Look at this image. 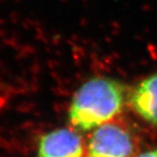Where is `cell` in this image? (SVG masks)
Masks as SVG:
<instances>
[{"label":"cell","instance_id":"cell-1","mask_svg":"<svg viewBox=\"0 0 157 157\" xmlns=\"http://www.w3.org/2000/svg\"><path fill=\"white\" fill-rule=\"evenodd\" d=\"M127 88L117 80L96 77L75 92L68 109V120L78 132H90L115 119L123 110Z\"/></svg>","mask_w":157,"mask_h":157},{"label":"cell","instance_id":"cell-2","mask_svg":"<svg viewBox=\"0 0 157 157\" xmlns=\"http://www.w3.org/2000/svg\"><path fill=\"white\" fill-rule=\"evenodd\" d=\"M137 149L133 130L120 119L98 127L86 145V157H132Z\"/></svg>","mask_w":157,"mask_h":157},{"label":"cell","instance_id":"cell-3","mask_svg":"<svg viewBox=\"0 0 157 157\" xmlns=\"http://www.w3.org/2000/svg\"><path fill=\"white\" fill-rule=\"evenodd\" d=\"M36 157H86V145L78 131L53 130L39 138Z\"/></svg>","mask_w":157,"mask_h":157},{"label":"cell","instance_id":"cell-4","mask_svg":"<svg viewBox=\"0 0 157 157\" xmlns=\"http://www.w3.org/2000/svg\"><path fill=\"white\" fill-rule=\"evenodd\" d=\"M128 98L134 113L146 122L157 126V72L142 80Z\"/></svg>","mask_w":157,"mask_h":157},{"label":"cell","instance_id":"cell-5","mask_svg":"<svg viewBox=\"0 0 157 157\" xmlns=\"http://www.w3.org/2000/svg\"><path fill=\"white\" fill-rule=\"evenodd\" d=\"M134 157H157V148L152 149V150H149V151H146Z\"/></svg>","mask_w":157,"mask_h":157}]
</instances>
